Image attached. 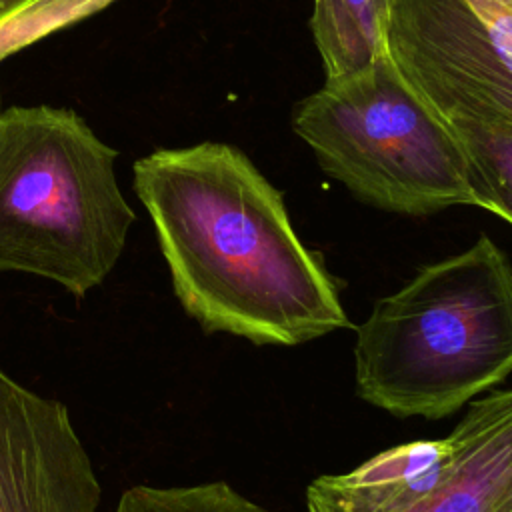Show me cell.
<instances>
[{
    "mask_svg": "<svg viewBox=\"0 0 512 512\" xmlns=\"http://www.w3.org/2000/svg\"><path fill=\"white\" fill-rule=\"evenodd\" d=\"M134 192L172 290L204 332L298 346L350 326L282 194L240 150L222 142L154 150L134 162Z\"/></svg>",
    "mask_w": 512,
    "mask_h": 512,
    "instance_id": "6da1fadb",
    "label": "cell"
},
{
    "mask_svg": "<svg viewBox=\"0 0 512 512\" xmlns=\"http://www.w3.org/2000/svg\"><path fill=\"white\" fill-rule=\"evenodd\" d=\"M510 372L512 264L486 234L420 268L356 328V392L398 418H444Z\"/></svg>",
    "mask_w": 512,
    "mask_h": 512,
    "instance_id": "7a4b0ae2",
    "label": "cell"
},
{
    "mask_svg": "<svg viewBox=\"0 0 512 512\" xmlns=\"http://www.w3.org/2000/svg\"><path fill=\"white\" fill-rule=\"evenodd\" d=\"M116 160L118 152L70 108H4L0 272L52 280L76 300L100 286L136 220Z\"/></svg>",
    "mask_w": 512,
    "mask_h": 512,
    "instance_id": "3957f363",
    "label": "cell"
},
{
    "mask_svg": "<svg viewBox=\"0 0 512 512\" xmlns=\"http://www.w3.org/2000/svg\"><path fill=\"white\" fill-rule=\"evenodd\" d=\"M294 130L324 172L376 208L426 216L472 206L456 130L404 78L388 50L306 96L294 110Z\"/></svg>",
    "mask_w": 512,
    "mask_h": 512,
    "instance_id": "277c9868",
    "label": "cell"
},
{
    "mask_svg": "<svg viewBox=\"0 0 512 512\" xmlns=\"http://www.w3.org/2000/svg\"><path fill=\"white\" fill-rule=\"evenodd\" d=\"M306 512H512V388L472 402L444 438L318 476Z\"/></svg>",
    "mask_w": 512,
    "mask_h": 512,
    "instance_id": "5b68a950",
    "label": "cell"
},
{
    "mask_svg": "<svg viewBox=\"0 0 512 512\" xmlns=\"http://www.w3.org/2000/svg\"><path fill=\"white\" fill-rule=\"evenodd\" d=\"M386 48L452 126L512 130V58L468 0H390Z\"/></svg>",
    "mask_w": 512,
    "mask_h": 512,
    "instance_id": "8992f818",
    "label": "cell"
},
{
    "mask_svg": "<svg viewBox=\"0 0 512 512\" xmlns=\"http://www.w3.org/2000/svg\"><path fill=\"white\" fill-rule=\"evenodd\" d=\"M100 500L68 406L0 368V512H98Z\"/></svg>",
    "mask_w": 512,
    "mask_h": 512,
    "instance_id": "52a82bcc",
    "label": "cell"
},
{
    "mask_svg": "<svg viewBox=\"0 0 512 512\" xmlns=\"http://www.w3.org/2000/svg\"><path fill=\"white\" fill-rule=\"evenodd\" d=\"M390 0H314L312 34L324 74L338 78L386 52Z\"/></svg>",
    "mask_w": 512,
    "mask_h": 512,
    "instance_id": "ba28073f",
    "label": "cell"
},
{
    "mask_svg": "<svg viewBox=\"0 0 512 512\" xmlns=\"http://www.w3.org/2000/svg\"><path fill=\"white\" fill-rule=\"evenodd\" d=\"M464 146L472 206L512 224V130L452 126Z\"/></svg>",
    "mask_w": 512,
    "mask_h": 512,
    "instance_id": "9c48e42d",
    "label": "cell"
},
{
    "mask_svg": "<svg viewBox=\"0 0 512 512\" xmlns=\"http://www.w3.org/2000/svg\"><path fill=\"white\" fill-rule=\"evenodd\" d=\"M114 512H268L224 480L194 486H132Z\"/></svg>",
    "mask_w": 512,
    "mask_h": 512,
    "instance_id": "30bf717a",
    "label": "cell"
},
{
    "mask_svg": "<svg viewBox=\"0 0 512 512\" xmlns=\"http://www.w3.org/2000/svg\"><path fill=\"white\" fill-rule=\"evenodd\" d=\"M116 0H26L0 16V62Z\"/></svg>",
    "mask_w": 512,
    "mask_h": 512,
    "instance_id": "8fae6325",
    "label": "cell"
},
{
    "mask_svg": "<svg viewBox=\"0 0 512 512\" xmlns=\"http://www.w3.org/2000/svg\"><path fill=\"white\" fill-rule=\"evenodd\" d=\"M512 58V0H468Z\"/></svg>",
    "mask_w": 512,
    "mask_h": 512,
    "instance_id": "7c38bea8",
    "label": "cell"
},
{
    "mask_svg": "<svg viewBox=\"0 0 512 512\" xmlns=\"http://www.w3.org/2000/svg\"><path fill=\"white\" fill-rule=\"evenodd\" d=\"M12 8V0H0V16Z\"/></svg>",
    "mask_w": 512,
    "mask_h": 512,
    "instance_id": "4fadbf2b",
    "label": "cell"
},
{
    "mask_svg": "<svg viewBox=\"0 0 512 512\" xmlns=\"http://www.w3.org/2000/svg\"><path fill=\"white\" fill-rule=\"evenodd\" d=\"M22 2H26V0H12V8H16V6L22 4ZM12 8H10V10H12Z\"/></svg>",
    "mask_w": 512,
    "mask_h": 512,
    "instance_id": "5bb4252c",
    "label": "cell"
},
{
    "mask_svg": "<svg viewBox=\"0 0 512 512\" xmlns=\"http://www.w3.org/2000/svg\"><path fill=\"white\" fill-rule=\"evenodd\" d=\"M2 110H4V108H2V96H0V112H2Z\"/></svg>",
    "mask_w": 512,
    "mask_h": 512,
    "instance_id": "9a60e30c",
    "label": "cell"
}]
</instances>
